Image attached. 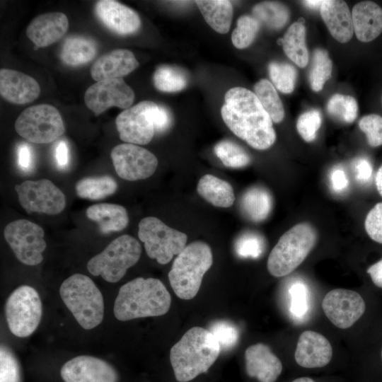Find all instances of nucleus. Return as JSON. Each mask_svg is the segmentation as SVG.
<instances>
[{
  "label": "nucleus",
  "instance_id": "37998d69",
  "mask_svg": "<svg viewBox=\"0 0 382 382\" xmlns=\"http://www.w3.org/2000/svg\"><path fill=\"white\" fill-rule=\"evenodd\" d=\"M322 117L319 110H311L301 114L296 122V129L307 142L313 141L321 126Z\"/></svg>",
  "mask_w": 382,
  "mask_h": 382
},
{
  "label": "nucleus",
  "instance_id": "7c9ffc66",
  "mask_svg": "<svg viewBox=\"0 0 382 382\" xmlns=\"http://www.w3.org/2000/svg\"><path fill=\"white\" fill-rule=\"evenodd\" d=\"M303 18L294 23L288 28L282 40L286 55L299 67L308 62V52L306 45V27Z\"/></svg>",
  "mask_w": 382,
  "mask_h": 382
},
{
  "label": "nucleus",
  "instance_id": "864d4df0",
  "mask_svg": "<svg viewBox=\"0 0 382 382\" xmlns=\"http://www.w3.org/2000/svg\"><path fill=\"white\" fill-rule=\"evenodd\" d=\"M366 273L372 284L382 290V258L370 265L366 270Z\"/></svg>",
  "mask_w": 382,
  "mask_h": 382
},
{
  "label": "nucleus",
  "instance_id": "49530a36",
  "mask_svg": "<svg viewBox=\"0 0 382 382\" xmlns=\"http://www.w3.org/2000/svg\"><path fill=\"white\" fill-rule=\"evenodd\" d=\"M364 227L366 233L374 241L382 244V202H378L369 212Z\"/></svg>",
  "mask_w": 382,
  "mask_h": 382
},
{
  "label": "nucleus",
  "instance_id": "13d9d810",
  "mask_svg": "<svg viewBox=\"0 0 382 382\" xmlns=\"http://www.w3.org/2000/svg\"><path fill=\"white\" fill-rule=\"evenodd\" d=\"M291 382H316V381L308 377H301V378L294 379Z\"/></svg>",
  "mask_w": 382,
  "mask_h": 382
},
{
  "label": "nucleus",
  "instance_id": "79ce46f5",
  "mask_svg": "<svg viewBox=\"0 0 382 382\" xmlns=\"http://www.w3.org/2000/svg\"><path fill=\"white\" fill-rule=\"evenodd\" d=\"M0 382H21L19 362L11 349L4 345L0 348Z\"/></svg>",
  "mask_w": 382,
  "mask_h": 382
},
{
  "label": "nucleus",
  "instance_id": "bf43d9fd",
  "mask_svg": "<svg viewBox=\"0 0 382 382\" xmlns=\"http://www.w3.org/2000/svg\"><path fill=\"white\" fill-rule=\"evenodd\" d=\"M381 100H382V98H381Z\"/></svg>",
  "mask_w": 382,
  "mask_h": 382
},
{
  "label": "nucleus",
  "instance_id": "f704fd0d",
  "mask_svg": "<svg viewBox=\"0 0 382 382\" xmlns=\"http://www.w3.org/2000/svg\"><path fill=\"white\" fill-rule=\"evenodd\" d=\"M155 87L162 92L173 93L184 89L187 83L185 74L180 69L170 65H161L153 76Z\"/></svg>",
  "mask_w": 382,
  "mask_h": 382
},
{
  "label": "nucleus",
  "instance_id": "39448f33",
  "mask_svg": "<svg viewBox=\"0 0 382 382\" xmlns=\"http://www.w3.org/2000/svg\"><path fill=\"white\" fill-rule=\"evenodd\" d=\"M59 294L83 329L91 330L101 323L104 316L103 297L90 277L79 273L71 275L61 284Z\"/></svg>",
  "mask_w": 382,
  "mask_h": 382
},
{
  "label": "nucleus",
  "instance_id": "c85d7f7f",
  "mask_svg": "<svg viewBox=\"0 0 382 382\" xmlns=\"http://www.w3.org/2000/svg\"><path fill=\"white\" fill-rule=\"evenodd\" d=\"M97 54V46L91 38L73 35L64 42L60 57L68 66H77L91 62Z\"/></svg>",
  "mask_w": 382,
  "mask_h": 382
},
{
  "label": "nucleus",
  "instance_id": "72a5a7b5",
  "mask_svg": "<svg viewBox=\"0 0 382 382\" xmlns=\"http://www.w3.org/2000/svg\"><path fill=\"white\" fill-rule=\"evenodd\" d=\"M253 16L260 23L271 29L283 28L289 18V11L283 4L274 1H264L256 4L253 10Z\"/></svg>",
  "mask_w": 382,
  "mask_h": 382
},
{
  "label": "nucleus",
  "instance_id": "58836bf2",
  "mask_svg": "<svg viewBox=\"0 0 382 382\" xmlns=\"http://www.w3.org/2000/svg\"><path fill=\"white\" fill-rule=\"evenodd\" d=\"M268 70L273 86L279 91L290 93L294 91L297 75L294 66L284 62H272Z\"/></svg>",
  "mask_w": 382,
  "mask_h": 382
},
{
  "label": "nucleus",
  "instance_id": "9b49d317",
  "mask_svg": "<svg viewBox=\"0 0 382 382\" xmlns=\"http://www.w3.org/2000/svg\"><path fill=\"white\" fill-rule=\"evenodd\" d=\"M4 235L21 262L33 266L42 261L47 243L40 226L27 219H17L6 226Z\"/></svg>",
  "mask_w": 382,
  "mask_h": 382
},
{
  "label": "nucleus",
  "instance_id": "5fc2aeb1",
  "mask_svg": "<svg viewBox=\"0 0 382 382\" xmlns=\"http://www.w3.org/2000/svg\"><path fill=\"white\" fill-rule=\"evenodd\" d=\"M55 158L59 166L64 167L68 163L69 149L66 141L62 140L58 142L55 149Z\"/></svg>",
  "mask_w": 382,
  "mask_h": 382
},
{
  "label": "nucleus",
  "instance_id": "1a4fd4ad",
  "mask_svg": "<svg viewBox=\"0 0 382 382\" xmlns=\"http://www.w3.org/2000/svg\"><path fill=\"white\" fill-rule=\"evenodd\" d=\"M5 315L12 334L18 337L33 334L42 316V301L37 291L28 285L16 288L6 300Z\"/></svg>",
  "mask_w": 382,
  "mask_h": 382
},
{
  "label": "nucleus",
  "instance_id": "ddd939ff",
  "mask_svg": "<svg viewBox=\"0 0 382 382\" xmlns=\"http://www.w3.org/2000/svg\"><path fill=\"white\" fill-rule=\"evenodd\" d=\"M110 157L118 176L129 181L149 178L158 166V159L153 153L132 144L117 145L112 149Z\"/></svg>",
  "mask_w": 382,
  "mask_h": 382
},
{
  "label": "nucleus",
  "instance_id": "5701e85b",
  "mask_svg": "<svg viewBox=\"0 0 382 382\" xmlns=\"http://www.w3.org/2000/svg\"><path fill=\"white\" fill-rule=\"evenodd\" d=\"M68 28L69 21L64 13H47L37 16L30 23L26 35L35 47H44L60 39Z\"/></svg>",
  "mask_w": 382,
  "mask_h": 382
},
{
  "label": "nucleus",
  "instance_id": "473e14b6",
  "mask_svg": "<svg viewBox=\"0 0 382 382\" xmlns=\"http://www.w3.org/2000/svg\"><path fill=\"white\" fill-rule=\"evenodd\" d=\"M254 93L272 122L279 123L284 119L282 103L273 84L262 79L254 86Z\"/></svg>",
  "mask_w": 382,
  "mask_h": 382
},
{
  "label": "nucleus",
  "instance_id": "3c124183",
  "mask_svg": "<svg viewBox=\"0 0 382 382\" xmlns=\"http://www.w3.org/2000/svg\"><path fill=\"white\" fill-rule=\"evenodd\" d=\"M330 183L332 190L336 193L344 192L349 187V179L345 170L335 167L330 173Z\"/></svg>",
  "mask_w": 382,
  "mask_h": 382
},
{
  "label": "nucleus",
  "instance_id": "de8ad7c7",
  "mask_svg": "<svg viewBox=\"0 0 382 382\" xmlns=\"http://www.w3.org/2000/svg\"><path fill=\"white\" fill-rule=\"evenodd\" d=\"M291 311L296 317H303L308 309L307 288L301 282L294 284L290 290Z\"/></svg>",
  "mask_w": 382,
  "mask_h": 382
},
{
  "label": "nucleus",
  "instance_id": "6e6d98bb",
  "mask_svg": "<svg viewBox=\"0 0 382 382\" xmlns=\"http://www.w3.org/2000/svg\"><path fill=\"white\" fill-rule=\"evenodd\" d=\"M375 183L378 193L382 196V165L376 172Z\"/></svg>",
  "mask_w": 382,
  "mask_h": 382
},
{
  "label": "nucleus",
  "instance_id": "c756f323",
  "mask_svg": "<svg viewBox=\"0 0 382 382\" xmlns=\"http://www.w3.org/2000/svg\"><path fill=\"white\" fill-rule=\"evenodd\" d=\"M196 4L208 25L221 34L227 33L230 29L233 6L226 0H199Z\"/></svg>",
  "mask_w": 382,
  "mask_h": 382
},
{
  "label": "nucleus",
  "instance_id": "a19ab883",
  "mask_svg": "<svg viewBox=\"0 0 382 382\" xmlns=\"http://www.w3.org/2000/svg\"><path fill=\"white\" fill-rule=\"evenodd\" d=\"M264 238L255 232L241 234L235 242V251L241 257L257 258L265 250Z\"/></svg>",
  "mask_w": 382,
  "mask_h": 382
},
{
  "label": "nucleus",
  "instance_id": "4468645a",
  "mask_svg": "<svg viewBox=\"0 0 382 382\" xmlns=\"http://www.w3.org/2000/svg\"><path fill=\"white\" fill-rule=\"evenodd\" d=\"M322 308L333 325L340 329H347L364 316L367 311V303L355 291L335 289L324 296Z\"/></svg>",
  "mask_w": 382,
  "mask_h": 382
},
{
  "label": "nucleus",
  "instance_id": "cd10ccee",
  "mask_svg": "<svg viewBox=\"0 0 382 382\" xmlns=\"http://www.w3.org/2000/svg\"><path fill=\"white\" fill-rule=\"evenodd\" d=\"M197 192L206 201L218 207H229L235 200L232 186L213 175L207 174L198 182Z\"/></svg>",
  "mask_w": 382,
  "mask_h": 382
},
{
  "label": "nucleus",
  "instance_id": "6e6552de",
  "mask_svg": "<svg viewBox=\"0 0 382 382\" xmlns=\"http://www.w3.org/2000/svg\"><path fill=\"white\" fill-rule=\"evenodd\" d=\"M138 237L144 244L147 255L159 264L170 262L186 246L185 233L172 228L156 217L148 216L139 223Z\"/></svg>",
  "mask_w": 382,
  "mask_h": 382
},
{
  "label": "nucleus",
  "instance_id": "c9c22d12",
  "mask_svg": "<svg viewBox=\"0 0 382 382\" xmlns=\"http://www.w3.org/2000/svg\"><path fill=\"white\" fill-rule=\"evenodd\" d=\"M332 64L326 50L317 48L313 54L308 81L314 91L323 89L325 83L331 78Z\"/></svg>",
  "mask_w": 382,
  "mask_h": 382
},
{
  "label": "nucleus",
  "instance_id": "f03ea898",
  "mask_svg": "<svg viewBox=\"0 0 382 382\" xmlns=\"http://www.w3.org/2000/svg\"><path fill=\"white\" fill-rule=\"evenodd\" d=\"M221 346L212 333L201 327L188 330L170 351L178 382H190L207 373L217 359Z\"/></svg>",
  "mask_w": 382,
  "mask_h": 382
},
{
  "label": "nucleus",
  "instance_id": "4d7b16f0",
  "mask_svg": "<svg viewBox=\"0 0 382 382\" xmlns=\"http://www.w3.org/2000/svg\"><path fill=\"white\" fill-rule=\"evenodd\" d=\"M324 1L321 0H308L303 1V4L309 8L318 9L320 8Z\"/></svg>",
  "mask_w": 382,
  "mask_h": 382
},
{
  "label": "nucleus",
  "instance_id": "7ed1b4c3",
  "mask_svg": "<svg viewBox=\"0 0 382 382\" xmlns=\"http://www.w3.org/2000/svg\"><path fill=\"white\" fill-rule=\"evenodd\" d=\"M170 304V294L161 280L137 277L120 288L113 311L117 320L126 321L163 316Z\"/></svg>",
  "mask_w": 382,
  "mask_h": 382
},
{
  "label": "nucleus",
  "instance_id": "a18cd8bd",
  "mask_svg": "<svg viewBox=\"0 0 382 382\" xmlns=\"http://www.w3.org/2000/svg\"><path fill=\"white\" fill-rule=\"evenodd\" d=\"M359 129L366 134L369 144L372 147L382 145V117L371 114L363 117L359 122Z\"/></svg>",
  "mask_w": 382,
  "mask_h": 382
},
{
  "label": "nucleus",
  "instance_id": "c03bdc74",
  "mask_svg": "<svg viewBox=\"0 0 382 382\" xmlns=\"http://www.w3.org/2000/svg\"><path fill=\"white\" fill-rule=\"evenodd\" d=\"M217 340L221 347L229 349L233 347L238 339L236 326L226 320L214 322L209 330Z\"/></svg>",
  "mask_w": 382,
  "mask_h": 382
},
{
  "label": "nucleus",
  "instance_id": "aec40b11",
  "mask_svg": "<svg viewBox=\"0 0 382 382\" xmlns=\"http://www.w3.org/2000/svg\"><path fill=\"white\" fill-rule=\"evenodd\" d=\"M244 357L247 375L258 382H275L282 374V361L265 344L249 346Z\"/></svg>",
  "mask_w": 382,
  "mask_h": 382
},
{
  "label": "nucleus",
  "instance_id": "b1692460",
  "mask_svg": "<svg viewBox=\"0 0 382 382\" xmlns=\"http://www.w3.org/2000/svg\"><path fill=\"white\" fill-rule=\"evenodd\" d=\"M352 18L354 32L361 42H371L382 32V8L373 1H364L355 4Z\"/></svg>",
  "mask_w": 382,
  "mask_h": 382
},
{
  "label": "nucleus",
  "instance_id": "4c0bfd02",
  "mask_svg": "<svg viewBox=\"0 0 382 382\" xmlns=\"http://www.w3.org/2000/svg\"><path fill=\"white\" fill-rule=\"evenodd\" d=\"M327 112L336 120L344 123H352L357 116V100L351 96L335 94L328 102Z\"/></svg>",
  "mask_w": 382,
  "mask_h": 382
},
{
  "label": "nucleus",
  "instance_id": "ea45409f",
  "mask_svg": "<svg viewBox=\"0 0 382 382\" xmlns=\"http://www.w3.org/2000/svg\"><path fill=\"white\" fill-rule=\"evenodd\" d=\"M260 25V22L253 16L243 15L239 17L237 26L231 35L233 45L238 49L250 46L259 31Z\"/></svg>",
  "mask_w": 382,
  "mask_h": 382
},
{
  "label": "nucleus",
  "instance_id": "dca6fc26",
  "mask_svg": "<svg viewBox=\"0 0 382 382\" xmlns=\"http://www.w3.org/2000/svg\"><path fill=\"white\" fill-rule=\"evenodd\" d=\"M134 100V93L122 78L97 81L85 92L86 106L96 115L111 107L122 109L130 108Z\"/></svg>",
  "mask_w": 382,
  "mask_h": 382
},
{
  "label": "nucleus",
  "instance_id": "a211bd4d",
  "mask_svg": "<svg viewBox=\"0 0 382 382\" xmlns=\"http://www.w3.org/2000/svg\"><path fill=\"white\" fill-rule=\"evenodd\" d=\"M95 13L105 27L119 35L133 34L141 26V20L137 13L117 1H97Z\"/></svg>",
  "mask_w": 382,
  "mask_h": 382
},
{
  "label": "nucleus",
  "instance_id": "4be33fe9",
  "mask_svg": "<svg viewBox=\"0 0 382 382\" xmlns=\"http://www.w3.org/2000/svg\"><path fill=\"white\" fill-rule=\"evenodd\" d=\"M139 65L131 51L125 49L114 50L93 62L91 75L96 81L121 79L136 69Z\"/></svg>",
  "mask_w": 382,
  "mask_h": 382
},
{
  "label": "nucleus",
  "instance_id": "423d86ee",
  "mask_svg": "<svg viewBox=\"0 0 382 382\" xmlns=\"http://www.w3.org/2000/svg\"><path fill=\"white\" fill-rule=\"evenodd\" d=\"M315 228L306 222L299 223L286 231L271 250L267 262L274 277L288 275L306 258L317 242Z\"/></svg>",
  "mask_w": 382,
  "mask_h": 382
},
{
  "label": "nucleus",
  "instance_id": "393cba45",
  "mask_svg": "<svg viewBox=\"0 0 382 382\" xmlns=\"http://www.w3.org/2000/svg\"><path fill=\"white\" fill-rule=\"evenodd\" d=\"M320 12L330 34L337 41L345 43L351 40L354 33L352 14L344 1L325 0Z\"/></svg>",
  "mask_w": 382,
  "mask_h": 382
},
{
  "label": "nucleus",
  "instance_id": "f3484780",
  "mask_svg": "<svg viewBox=\"0 0 382 382\" xmlns=\"http://www.w3.org/2000/svg\"><path fill=\"white\" fill-rule=\"evenodd\" d=\"M64 382H118L116 369L100 358L80 355L66 361L61 368Z\"/></svg>",
  "mask_w": 382,
  "mask_h": 382
},
{
  "label": "nucleus",
  "instance_id": "bb28decb",
  "mask_svg": "<svg viewBox=\"0 0 382 382\" xmlns=\"http://www.w3.org/2000/svg\"><path fill=\"white\" fill-rule=\"evenodd\" d=\"M272 204V197L266 188L253 186L242 195L240 207L248 219L253 222H261L270 215Z\"/></svg>",
  "mask_w": 382,
  "mask_h": 382
},
{
  "label": "nucleus",
  "instance_id": "6ab92c4d",
  "mask_svg": "<svg viewBox=\"0 0 382 382\" xmlns=\"http://www.w3.org/2000/svg\"><path fill=\"white\" fill-rule=\"evenodd\" d=\"M332 357V348L328 340L323 335L306 330L299 337L294 359L304 368H320L326 366Z\"/></svg>",
  "mask_w": 382,
  "mask_h": 382
},
{
  "label": "nucleus",
  "instance_id": "f8f14e48",
  "mask_svg": "<svg viewBox=\"0 0 382 382\" xmlns=\"http://www.w3.org/2000/svg\"><path fill=\"white\" fill-rule=\"evenodd\" d=\"M14 188L20 204L28 213L56 215L66 206L65 195L48 179L25 180Z\"/></svg>",
  "mask_w": 382,
  "mask_h": 382
},
{
  "label": "nucleus",
  "instance_id": "9d476101",
  "mask_svg": "<svg viewBox=\"0 0 382 382\" xmlns=\"http://www.w3.org/2000/svg\"><path fill=\"white\" fill-rule=\"evenodd\" d=\"M14 127L21 137L35 144L51 143L65 132L60 113L48 104L24 110L16 119Z\"/></svg>",
  "mask_w": 382,
  "mask_h": 382
},
{
  "label": "nucleus",
  "instance_id": "09e8293b",
  "mask_svg": "<svg viewBox=\"0 0 382 382\" xmlns=\"http://www.w3.org/2000/svg\"><path fill=\"white\" fill-rule=\"evenodd\" d=\"M151 117L154 130L158 133L166 131L172 124L170 112L162 105L156 104L152 111Z\"/></svg>",
  "mask_w": 382,
  "mask_h": 382
},
{
  "label": "nucleus",
  "instance_id": "a878e982",
  "mask_svg": "<svg viewBox=\"0 0 382 382\" xmlns=\"http://www.w3.org/2000/svg\"><path fill=\"white\" fill-rule=\"evenodd\" d=\"M86 214L90 220L97 223L103 233L120 231L129 223L126 209L117 204H96L88 207Z\"/></svg>",
  "mask_w": 382,
  "mask_h": 382
},
{
  "label": "nucleus",
  "instance_id": "e433bc0d",
  "mask_svg": "<svg viewBox=\"0 0 382 382\" xmlns=\"http://www.w3.org/2000/svg\"><path fill=\"white\" fill-rule=\"evenodd\" d=\"M214 151L222 163L228 168H243L250 162V157L245 149L231 140L220 141L214 146Z\"/></svg>",
  "mask_w": 382,
  "mask_h": 382
},
{
  "label": "nucleus",
  "instance_id": "412c9836",
  "mask_svg": "<svg viewBox=\"0 0 382 382\" xmlns=\"http://www.w3.org/2000/svg\"><path fill=\"white\" fill-rule=\"evenodd\" d=\"M40 93L39 83L30 76L9 69L0 70V94L7 101L27 104L35 100Z\"/></svg>",
  "mask_w": 382,
  "mask_h": 382
},
{
  "label": "nucleus",
  "instance_id": "0eeeda50",
  "mask_svg": "<svg viewBox=\"0 0 382 382\" xmlns=\"http://www.w3.org/2000/svg\"><path fill=\"white\" fill-rule=\"evenodd\" d=\"M141 253L139 242L129 235H122L91 258L87 263V269L92 275H100L105 281L115 283L139 261Z\"/></svg>",
  "mask_w": 382,
  "mask_h": 382
},
{
  "label": "nucleus",
  "instance_id": "20e7f679",
  "mask_svg": "<svg viewBox=\"0 0 382 382\" xmlns=\"http://www.w3.org/2000/svg\"><path fill=\"white\" fill-rule=\"evenodd\" d=\"M211 248L202 241L185 246L174 260L168 279L175 294L181 299H192L198 293L204 274L212 265Z\"/></svg>",
  "mask_w": 382,
  "mask_h": 382
},
{
  "label": "nucleus",
  "instance_id": "2eb2a0df",
  "mask_svg": "<svg viewBox=\"0 0 382 382\" xmlns=\"http://www.w3.org/2000/svg\"><path fill=\"white\" fill-rule=\"evenodd\" d=\"M156 105L143 100L120 112L115 120L120 139L136 145L149 143L155 133L151 115Z\"/></svg>",
  "mask_w": 382,
  "mask_h": 382
},
{
  "label": "nucleus",
  "instance_id": "f257e3e1",
  "mask_svg": "<svg viewBox=\"0 0 382 382\" xmlns=\"http://www.w3.org/2000/svg\"><path fill=\"white\" fill-rule=\"evenodd\" d=\"M221 115L229 129L255 149H267L276 140L272 119L255 94L245 88L233 87L226 93Z\"/></svg>",
  "mask_w": 382,
  "mask_h": 382
},
{
  "label": "nucleus",
  "instance_id": "603ef678",
  "mask_svg": "<svg viewBox=\"0 0 382 382\" xmlns=\"http://www.w3.org/2000/svg\"><path fill=\"white\" fill-rule=\"evenodd\" d=\"M18 157V164L23 170L30 169L33 163V155L31 149L27 144L23 143L19 145Z\"/></svg>",
  "mask_w": 382,
  "mask_h": 382
},
{
  "label": "nucleus",
  "instance_id": "8fccbe9b",
  "mask_svg": "<svg viewBox=\"0 0 382 382\" xmlns=\"http://www.w3.org/2000/svg\"><path fill=\"white\" fill-rule=\"evenodd\" d=\"M354 170L357 180L363 184L371 180L373 167L371 163L364 157L357 158L354 162Z\"/></svg>",
  "mask_w": 382,
  "mask_h": 382
},
{
  "label": "nucleus",
  "instance_id": "2f4dec72",
  "mask_svg": "<svg viewBox=\"0 0 382 382\" xmlns=\"http://www.w3.org/2000/svg\"><path fill=\"white\" fill-rule=\"evenodd\" d=\"M117 190L116 180L110 175L83 178L75 185L76 194L82 199H101L114 194Z\"/></svg>",
  "mask_w": 382,
  "mask_h": 382
}]
</instances>
